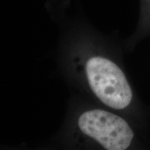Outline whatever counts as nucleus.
Listing matches in <instances>:
<instances>
[{
    "instance_id": "2",
    "label": "nucleus",
    "mask_w": 150,
    "mask_h": 150,
    "mask_svg": "<svg viewBox=\"0 0 150 150\" xmlns=\"http://www.w3.org/2000/svg\"><path fill=\"white\" fill-rule=\"evenodd\" d=\"M79 127L84 134L108 150H125L131 145L134 132L119 116L103 110L86 111L79 117Z\"/></svg>"
},
{
    "instance_id": "1",
    "label": "nucleus",
    "mask_w": 150,
    "mask_h": 150,
    "mask_svg": "<svg viewBox=\"0 0 150 150\" xmlns=\"http://www.w3.org/2000/svg\"><path fill=\"white\" fill-rule=\"evenodd\" d=\"M86 73L91 89L101 102L115 109L129 106L132 91L125 74L113 62L99 56L91 58L86 63Z\"/></svg>"
}]
</instances>
